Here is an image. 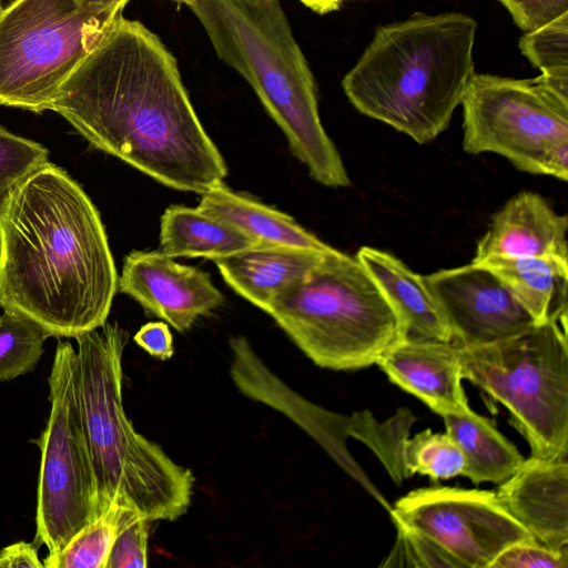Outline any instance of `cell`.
Returning <instances> with one entry per match:
<instances>
[{
    "instance_id": "cell-1",
    "label": "cell",
    "mask_w": 568,
    "mask_h": 568,
    "mask_svg": "<svg viewBox=\"0 0 568 568\" xmlns=\"http://www.w3.org/2000/svg\"><path fill=\"white\" fill-rule=\"evenodd\" d=\"M50 110L95 149L171 189L202 194L227 175L176 59L140 21L121 16L62 84Z\"/></svg>"
},
{
    "instance_id": "cell-2",
    "label": "cell",
    "mask_w": 568,
    "mask_h": 568,
    "mask_svg": "<svg viewBox=\"0 0 568 568\" xmlns=\"http://www.w3.org/2000/svg\"><path fill=\"white\" fill-rule=\"evenodd\" d=\"M118 273L100 213L83 189L49 161L0 205V306L53 337L102 326Z\"/></svg>"
},
{
    "instance_id": "cell-3",
    "label": "cell",
    "mask_w": 568,
    "mask_h": 568,
    "mask_svg": "<svg viewBox=\"0 0 568 568\" xmlns=\"http://www.w3.org/2000/svg\"><path fill=\"white\" fill-rule=\"evenodd\" d=\"M477 22L460 12L415 13L379 27L343 90L362 114L424 144L444 132L475 73Z\"/></svg>"
},
{
    "instance_id": "cell-4",
    "label": "cell",
    "mask_w": 568,
    "mask_h": 568,
    "mask_svg": "<svg viewBox=\"0 0 568 568\" xmlns=\"http://www.w3.org/2000/svg\"><path fill=\"white\" fill-rule=\"evenodd\" d=\"M217 57L253 88L316 182L351 184L318 114L316 84L278 0H192Z\"/></svg>"
},
{
    "instance_id": "cell-5",
    "label": "cell",
    "mask_w": 568,
    "mask_h": 568,
    "mask_svg": "<svg viewBox=\"0 0 568 568\" xmlns=\"http://www.w3.org/2000/svg\"><path fill=\"white\" fill-rule=\"evenodd\" d=\"M77 394L100 508L120 497L149 521L187 510L194 476L135 432L122 402V356L129 333L116 322L75 337Z\"/></svg>"
},
{
    "instance_id": "cell-6",
    "label": "cell",
    "mask_w": 568,
    "mask_h": 568,
    "mask_svg": "<svg viewBox=\"0 0 568 568\" xmlns=\"http://www.w3.org/2000/svg\"><path fill=\"white\" fill-rule=\"evenodd\" d=\"M266 313L314 364L333 371L374 365L407 337L362 263L335 248L281 291Z\"/></svg>"
},
{
    "instance_id": "cell-7",
    "label": "cell",
    "mask_w": 568,
    "mask_h": 568,
    "mask_svg": "<svg viewBox=\"0 0 568 568\" xmlns=\"http://www.w3.org/2000/svg\"><path fill=\"white\" fill-rule=\"evenodd\" d=\"M460 362L463 378L508 409L531 456L567 459V316L494 343L460 347Z\"/></svg>"
},
{
    "instance_id": "cell-8",
    "label": "cell",
    "mask_w": 568,
    "mask_h": 568,
    "mask_svg": "<svg viewBox=\"0 0 568 568\" xmlns=\"http://www.w3.org/2000/svg\"><path fill=\"white\" fill-rule=\"evenodd\" d=\"M123 10L13 0L0 10V104L40 113Z\"/></svg>"
},
{
    "instance_id": "cell-9",
    "label": "cell",
    "mask_w": 568,
    "mask_h": 568,
    "mask_svg": "<svg viewBox=\"0 0 568 568\" xmlns=\"http://www.w3.org/2000/svg\"><path fill=\"white\" fill-rule=\"evenodd\" d=\"M462 105L467 153H497L520 171L568 180V101L540 77L474 73Z\"/></svg>"
},
{
    "instance_id": "cell-10",
    "label": "cell",
    "mask_w": 568,
    "mask_h": 568,
    "mask_svg": "<svg viewBox=\"0 0 568 568\" xmlns=\"http://www.w3.org/2000/svg\"><path fill=\"white\" fill-rule=\"evenodd\" d=\"M75 366L77 351L59 341L48 378L49 418L31 440L41 453L33 541L44 545L48 555L60 552L102 511L82 428Z\"/></svg>"
},
{
    "instance_id": "cell-11",
    "label": "cell",
    "mask_w": 568,
    "mask_h": 568,
    "mask_svg": "<svg viewBox=\"0 0 568 568\" xmlns=\"http://www.w3.org/2000/svg\"><path fill=\"white\" fill-rule=\"evenodd\" d=\"M390 513L396 526L427 536L462 568H489L510 545L535 539L490 490L419 488L399 498Z\"/></svg>"
},
{
    "instance_id": "cell-12",
    "label": "cell",
    "mask_w": 568,
    "mask_h": 568,
    "mask_svg": "<svg viewBox=\"0 0 568 568\" xmlns=\"http://www.w3.org/2000/svg\"><path fill=\"white\" fill-rule=\"evenodd\" d=\"M423 280L452 342L460 347L494 343L536 324L501 280L481 264L440 270Z\"/></svg>"
},
{
    "instance_id": "cell-13",
    "label": "cell",
    "mask_w": 568,
    "mask_h": 568,
    "mask_svg": "<svg viewBox=\"0 0 568 568\" xmlns=\"http://www.w3.org/2000/svg\"><path fill=\"white\" fill-rule=\"evenodd\" d=\"M118 290L181 333L224 304L206 272L176 263L159 250L129 253Z\"/></svg>"
},
{
    "instance_id": "cell-14",
    "label": "cell",
    "mask_w": 568,
    "mask_h": 568,
    "mask_svg": "<svg viewBox=\"0 0 568 568\" xmlns=\"http://www.w3.org/2000/svg\"><path fill=\"white\" fill-rule=\"evenodd\" d=\"M376 365L392 383L440 416L471 410L462 384L460 347L452 341L406 337Z\"/></svg>"
},
{
    "instance_id": "cell-15",
    "label": "cell",
    "mask_w": 568,
    "mask_h": 568,
    "mask_svg": "<svg viewBox=\"0 0 568 568\" xmlns=\"http://www.w3.org/2000/svg\"><path fill=\"white\" fill-rule=\"evenodd\" d=\"M496 496L532 537L555 549H568V460L530 456Z\"/></svg>"
},
{
    "instance_id": "cell-16",
    "label": "cell",
    "mask_w": 568,
    "mask_h": 568,
    "mask_svg": "<svg viewBox=\"0 0 568 568\" xmlns=\"http://www.w3.org/2000/svg\"><path fill=\"white\" fill-rule=\"evenodd\" d=\"M568 217L538 193L523 191L493 215L473 261L488 255L554 256L568 260Z\"/></svg>"
},
{
    "instance_id": "cell-17",
    "label": "cell",
    "mask_w": 568,
    "mask_h": 568,
    "mask_svg": "<svg viewBox=\"0 0 568 568\" xmlns=\"http://www.w3.org/2000/svg\"><path fill=\"white\" fill-rule=\"evenodd\" d=\"M326 252L260 243L211 261L234 292L266 312L273 298L310 272Z\"/></svg>"
},
{
    "instance_id": "cell-18",
    "label": "cell",
    "mask_w": 568,
    "mask_h": 568,
    "mask_svg": "<svg viewBox=\"0 0 568 568\" xmlns=\"http://www.w3.org/2000/svg\"><path fill=\"white\" fill-rule=\"evenodd\" d=\"M375 281L407 328V337L452 341L423 276L394 255L363 246L355 256Z\"/></svg>"
},
{
    "instance_id": "cell-19",
    "label": "cell",
    "mask_w": 568,
    "mask_h": 568,
    "mask_svg": "<svg viewBox=\"0 0 568 568\" xmlns=\"http://www.w3.org/2000/svg\"><path fill=\"white\" fill-rule=\"evenodd\" d=\"M471 262L495 273L536 324L567 316L568 260L488 255Z\"/></svg>"
},
{
    "instance_id": "cell-20",
    "label": "cell",
    "mask_w": 568,
    "mask_h": 568,
    "mask_svg": "<svg viewBox=\"0 0 568 568\" xmlns=\"http://www.w3.org/2000/svg\"><path fill=\"white\" fill-rule=\"evenodd\" d=\"M197 207L232 224L258 243L293 245L317 251L333 248L302 227L290 215L235 193L223 182L202 193Z\"/></svg>"
},
{
    "instance_id": "cell-21",
    "label": "cell",
    "mask_w": 568,
    "mask_h": 568,
    "mask_svg": "<svg viewBox=\"0 0 568 568\" xmlns=\"http://www.w3.org/2000/svg\"><path fill=\"white\" fill-rule=\"evenodd\" d=\"M257 244L232 224L199 207L171 205L161 216L159 251L172 258L212 260Z\"/></svg>"
},
{
    "instance_id": "cell-22",
    "label": "cell",
    "mask_w": 568,
    "mask_h": 568,
    "mask_svg": "<svg viewBox=\"0 0 568 568\" xmlns=\"http://www.w3.org/2000/svg\"><path fill=\"white\" fill-rule=\"evenodd\" d=\"M446 433L465 457L462 476L473 484H500L523 464L525 457L489 418L470 410L466 414L442 416Z\"/></svg>"
},
{
    "instance_id": "cell-23",
    "label": "cell",
    "mask_w": 568,
    "mask_h": 568,
    "mask_svg": "<svg viewBox=\"0 0 568 568\" xmlns=\"http://www.w3.org/2000/svg\"><path fill=\"white\" fill-rule=\"evenodd\" d=\"M139 516L125 500L113 498L60 552L44 558V568H106L118 534Z\"/></svg>"
},
{
    "instance_id": "cell-24",
    "label": "cell",
    "mask_w": 568,
    "mask_h": 568,
    "mask_svg": "<svg viewBox=\"0 0 568 568\" xmlns=\"http://www.w3.org/2000/svg\"><path fill=\"white\" fill-rule=\"evenodd\" d=\"M521 53L540 69L544 83L568 101V13L519 39Z\"/></svg>"
},
{
    "instance_id": "cell-25",
    "label": "cell",
    "mask_w": 568,
    "mask_h": 568,
    "mask_svg": "<svg viewBox=\"0 0 568 568\" xmlns=\"http://www.w3.org/2000/svg\"><path fill=\"white\" fill-rule=\"evenodd\" d=\"M465 457L447 433L425 429L413 438H406L400 453V480L414 474L433 480L449 479L462 475Z\"/></svg>"
},
{
    "instance_id": "cell-26",
    "label": "cell",
    "mask_w": 568,
    "mask_h": 568,
    "mask_svg": "<svg viewBox=\"0 0 568 568\" xmlns=\"http://www.w3.org/2000/svg\"><path fill=\"white\" fill-rule=\"evenodd\" d=\"M50 335L31 318L10 311L0 315V382L30 373Z\"/></svg>"
},
{
    "instance_id": "cell-27",
    "label": "cell",
    "mask_w": 568,
    "mask_h": 568,
    "mask_svg": "<svg viewBox=\"0 0 568 568\" xmlns=\"http://www.w3.org/2000/svg\"><path fill=\"white\" fill-rule=\"evenodd\" d=\"M48 162V150L0 126V205L22 180Z\"/></svg>"
},
{
    "instance_id": "cell-28",
    "label": "cell",
    "mask_w": 568,
    "mask_h": 568,
    "mask_svg": "<svg viewBox=\"0 0 568 568\" xmlns=\"http://www.w3.org/2000/svg\"><path fill=\"white\" fill-rule=\"evenodd\" d=\"M396 527L398 531L396 547L398 550L394 549L387 562L390 559L399 558L404 559L403 565L408 567L462 568L455 558L427 536L407 527ZM386 564H383V566Z\"/></svg>"
},
{
    "instance_id": "cell-29",
    "label": "cell",
    "mask_w": 568,
    "mask_h": 568,
    "mask_svg": "<svg viewBox=\"0 0 568 568\" xmlns=\"http://www.w3.org/2000/svg\"><path fill=\"white\" fill-rule=\"evenodd\" d=\"M568 549L555 550L532 539L510 545L489 568H567Z\"/></svg>"
},
{
    "instance_id": "cell-30",
    "label": "cell",
    "mask_w": 568,
    "mask_h": 568,
    "mask_svg": "<svg viewBox=\"0 0 568 568\" xmlns=\"http://www.w3.org/2000/svg\"><path fill=\"white\" fill-rule=\"evenodd\" d=\"M149 521L139 516L116 536L106 568H144L148 566Z\"/></svg>"
},
{
    "instance_id": "cell-31",
    "label": "cell",
    "mask_w": 568,
    "mask_h": 568,
    "mask_svg": "<svg viewBox=\"0 0 568 568\" xmlns=\"http://www.w3.org/2000/svg\"><path fill=\"white\" fill-rule=\"evenodd\" d=\"M525 33L568 13V0H499Z\"/></svg>"
},
{
    "instance_id": "cell-32",
    "label": "cell",
    "mask_w": 568,
    "mask_h": 568,
    "mask_svg": "<svg viewBox=\"0 0 568 568\" xmlns=\"http://www.w3.org/2000/svg\"><path fill=\"white\" fill-rule=\"evenodd\" d=\"M133 339L151 356L161 361L171 358L174 353L173 337L164 322L144 324Z\"/></svg>"
},
{
    "instance_id": "cell-33",
    "label": "cell",
    "mask_w": 568,
    "mask_h": 568,
    "mask_svg": "<svg viewBox=\"0 0 568 568\" xmlns=\"http://www.w3.org/2000/svg\"><path fill=\"white\" fill-rule=\"evenodd\" d=\"M38 549L34 541H18L6 546L0 550V568H44Z\"/></svg>"
},
{
    "instance_id": "cell-34",
    "label": "cell",
    "mask_w": 568,
    "mask_h": 568,
    "mask_svg": "<svg viewBox=\"0 0 568 568\" xmlns=\"http://www.w3.org/2000/svg\"><path fill=\"white\" fill-rule=\"evenodd\" d=\"M304 6L318 14H325L339 9L346 0H300Z\"/></svg>"
},
{
    "instance_id": "cell-35",
    "label": "cell",
    "mask_w": 568,
    "mask_h": 568,
    "mask_svg": "<svg viewBox=\"0 0 568 568\" xmlns=\"http://www.w3.org/2000/svg\"><path fill=\"white\" fill-rule=\"evenodd\" d=\"M80 3L97 9L123 10L130 0H78Z\"/></svg>"
},
{
    "instance_id": "cell-36",
    "label": "cell",
    "mask_w": 568,
    "mask_h": 568,
    "mask_svg": "<svg viewBox=\"0 0 568 568\" xmlns=\"http://www.w3.org/2000/svg\"><path fill=\"white\" fill-rule=\"evenodd\" d=\"M173 2H176L179 4H185V6H189L192 0H172Z\"/></svg>"
},
{
    "instance_id": "cell-37",
    "label": "cell",
    "mask_w": 568,
    "mask_h": 568,
    "mask_svg": "<svg viewBox=\"0 0 568 568\" xmlns=\"http://www.w3.org/2000/svg\"><path fill=\"white\" fill-rule=\"evenodd\" d=\"M0 10H1V1H0Z\"/></svg>"
}]
</instances>
